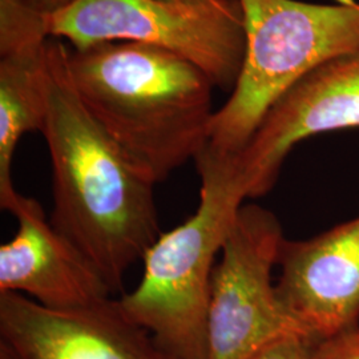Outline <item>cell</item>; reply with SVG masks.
<instances>
[{
	"label": "cell",
	"mask_w": 359,
	"mask_h": 359,
	"mask_svg": "<svg viewBox=\"0 0 359 359\" xmlns=\"http://www.w3.org/2000/svg\"><path fill=\"white\" fill-rule=\"evenodd\" d=\"M200 203L191 217L161 233L142 258L139 285L116 299L170 358L205 359L206 313L216 258L245 193L216 165H197Z\"/></svg>",
	"instance_id": "4"
},
{
	"label": "cell",
	"mask_w": 359,
	"mask_h": 359,
	"mask_svg": "<svg viewBox=\"0 0 359 359\" xmlns=\"http://www.w3.org/2000/svg\"><path fill=\"white\" fill-rule=\"evenodd\" d=\"M67 68L87 111L156 184L204 149L215 86L192 62L154 46L109 41L68 48Z\"/></svg>",
	"instance_id": "2"
},
{
	"label": "cell",
	"mask_w": 359,
	"mask_h": 359,
	"mask_svg": "<svg viewBox=\"0 0 359 359\" xmlns=\"http://www.w3.org/2000/svg\"><path fill=\"white\" fill-rule=\"evenodd\" d=\"M283 241L270 210L243 205L212 273L205 359H252L281 337L302 335L273 283Z\"/></svg>",
	"instance_id": "6"
},
{
	"label": "cell",
	"mask_w": 359,
	"mask_h": 359,
	"mask_svg": "<svg viewBox=\"0 0 359 359\" xmlns=\"http://www.w3.org/2000/svg\"><path fill=\"white\" fill-rule=\"evenodd\" d=\"M48 31L75 50L128 41L173 52L225 90L238 80L246 47L244 16L165 0H75L50 15Z\"/></svg>",
	"instance_id": "5"
},
{
	"label": "cell",
	"mask_w": 359,
	"mask_h": 359,
	"mask_svg": "<svg viewBox=\"0 0 359 359\" xmlns=\"http://www.w3.org/2000/svg\"><path fill=\"white\" fill-rule=\"evenodd\" d=\"M18 228L0 246V293H18L56 310L88 308L112 298L103 276L48 222L36 200L19 194L8 208Z\"/></svg>",
	"instance_id": "10"
},
{
	"label": "cell",
	"mask_w": 359,
	"mask_h": 359,
	"mask_svg": "<svg viewBox=\"0 0 359 359\" xmlns=\"http://www.w3.org/2000/svg\"><path fill=\"white\" fill-rule=\"evenodd\" d=\"M75 0H44L46 3V8L48 13L51 15L53 13H57L60 10H63L65 7H68L69 4H72Z\"/></svg>",
	"instance_id": "16"
},
{
	"label": "cell",
	"mask_w": 359,
	"mask_h": 359,
	"mask_svg": "<svg viewBox=\"0 0 359 359\" xmlns=\"http://www.w3.org/2000/svg\"><path fill=\"white\" fill-rule=\"evenodd\" d=\"M238 1L244 13V63L231 97L215 112L197 157L238 154L270 108L301 79L359 48V0Z\"/></svg>",
	"instance_id": "3"
},
{
	"label": "cell",
	"mask_w": 359,
	"mask_h": 359,
	"mask_svg": "<svg viewBox=\"0 0 359 359\" xmlns=\"http://www.w3.org/2000/svg\"><path fill=\"white\" fill-rule=\"evenodd\" d=\"M351 128H359V48L301 79L270 108L238 154L205 158L224 168L246 198H256L274 187L297 144Z\"/></svg>",
	"instance_id": "7"
},
{
	"label": "cell",
	"mask_w": 359,
	"mask_h": 359,
	"mask_svg": "<svg viewBox=\"0 0 359 359\" xmlns=\"http://www.w3.org/2000/svg\"><path fill=\"white\" fill-rule=\"evenodd\" d=\"M311 359H359V327L313 345Z\"/></svg>",
	"instance_id": "14"
},
{
	"label": "cell",
	"mask_w": 359,
	"mask_h": 359,
	"mask_svg": "<svg viewBox=\"0 0 359 359\" xmlns=\"http://www.w3.org/2000/svg\"><path fill=\"white\" fill-rule=\"evenodd\" d=\"M48 19L44 0H0V56L46 46Z\"/></svg>",
	"instance_id": "12"
},
{
	"label": "cell",
	"mask_w": 359,
	"mask_h": 359,
	"mask_svg": "<svg viewBox=\"0 0 359 359\" xmlns=\"http://www.w3.org/2000/svg\"><path fill=\"white\" fill-rule=\"evenodd\" d=\"M182 6H191L197 8L213 10L217 13H228L231 16H244L238 0H165Z\"/></svg>",
	"instance_id": "15"
},
{
	"label": "cell",
	"mask_w": 359,
	"mask_h": 359,
	"mask_svg": "<svg viewBox=\"0 0 359 359\" xmlns=\"http://www.w3.org/2000/svg\"><path fill=\"white\" fill-rule=\"evenodd\" d=\"M46 46L0 60V206L4 210L20 194L11 173L16 147L28 132L44 128Z\"/></svg>",
	"instance_id": "11"
},
{
	"label": "cell",
	"mask_w": 359,
	"mask_h": 359,
	"mask_svg": "<svg viewBox=\"0 0 359 359\" xmlns=\"http://www.w3.org/2000/svg\"><path fill=\"white\" fill-rule=\"evenodd\" d=\"M278 301L310 342L359 327V216L308 240L285 238Z\"/></svg>",
	"instance_id": "9"
},
{
	"label": "cell",
	"mask_w": 359,
	"mask_h": 359,
	"mask_svg": "<svg viewBox=\"0 0 359 359\" xmlns=\"http://www.w3.org/2000/svg\"><path fill=\"white\" fill-rule=\"evenodd\" d=\"M313 342L298 334L278 338L252 359H311Z\"/></svg>",
	"instance_id": "13"
},
{
	"label": "cell",
	"mask_w": 359,
	"mask_h": 359,
	"mask_svg": "<svg viewBox=\"0 0 359 359\" xmlns=\"http://www.w3.org/2000/svg\"><path fill=\"white\" fill-rule=\"evenodd\" d=\"M60 39L46 46L47 116L41 133L51 156L52 225L87 257L112 294L160 237L154 182L81 103Z\"/></svg>",
	"instance_id": "1"
},
{
	"label": "cell",
	"mask_w": 359,
	"mask_h": 359,
	"mask_svg": "<svg viewBox=\"0 0 359 359\" xmlns=\"http://www.w3.org/2000/svg\"><path fill=\"white\" fill-rule=\"evenodd\" d=\"M0 359H173L116 299L56 310L0 293Z\"/></svg>",
	"instance_id": "8"
}]
</instances>
